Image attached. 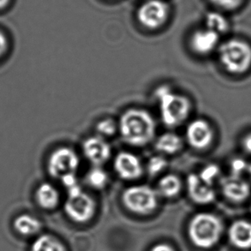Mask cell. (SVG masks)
<instances>
[{
    "label": "cell",
    "instance_id": "cell-6",
    "mask_svg": "<svg viewBox=\"0 0 251 251\" xmlns=\"http://www.w3.org/2000/svg\"><path fill=\"white\" fill-rule=\"evenodd\" d=\"M68 197L65 202V212L71 220L84 223L91 220L96 209L94 199L85 193L80 184L67 190Z\"/></svg>",
    "mask_w": 251,
    "mask_h": 251
},
{
    "label": "cell",
    "instance_id": "cell-21",
    "mask_svg": "<svg viewBox=\"0 0 251 251\" xmlns=\"http://www.w3.org/2000/svg\"><path fill=\"white\" fill-rule=\"evenodd\" d=\"M87 183L96 190L104 189L109 182V176L105 170L101 167H94L88 171L86 176Z\"/></svg>",
    "mask_w": 251,
    "mask_h": 251
},
{
    "label": "cell",
    "instance_id": "cell-31",
    "mask_svg": "<svg viewBox=\"0 0 251 251\" xmlns=\"http://www.w3.org/2000/svg\"><path fill=\"white\" fill-rule=\"evenodd\" d=\"M11 0H0V10L5 9L10 4Z\"/></svg>",
    "mask_w": 251,
    "mask_h": 251
},
{
    "label": "cell",
    "instance_id": "cell-26",
    "mask_svg": "<svg viewBox=\"0 0 251 251\" xmlns=\"http://www.w3.org/2000/svg\"><path fill=\"white\" fill-rule=\"evenodd\" d=\"M249 165L245 160L241 158H236L231 161V174L236 176H242V174L247 172L248 173Z\"/></svg>",
    "mask_w": 251,
    "mask_h": 251
},
{
    "label": "cell",
    "instance_id": "cell-29",
    "mask_svg": "<svg viewBox=\"0 0 251 251\" xmlns=\"http://www.w3.org/2000/svg\"><path fill=\"white\" fill-rule=\"evenodd\" d=\"M242 146L246 153L251 154V133H248L242 140Z\"/></svg>",
    "mask_w": 251,
    "mask_h": 251
},
{
    "label": "cell",
    "instance_id": "cell-13",
    "mask_svg": "<svg viewBox=\"0 0 251 251\" xmlns=\"http://www.w3.org/2000/svg\"><path fill=\"white\" fill-rule=\"evenodd\" d=\"M187 190L194 202L206 205L215 200L216 193L214 186L204 182L197 173L190 174L186 180Z\"/></svg>",
    "mask_w": 251,
    "mask_h": 251
},
{
    "label": "cell",
    "instance_id": "cell-20",
    "mask_svg": "<svg viewBox=\"0 0 251 251\" xmlns=\"http://www.w3.org/2000/svg\"><path fill=\"white\" fill-rule=\"evenodd\" d=\"M30 251H66L61 242L51 235L38 237L32 244Z\"/></svg>",
    "mask_w": 251,
    "mask_h": 251
},
{
    "label": "cell",
    "instance_id": "cell-32",
    "mask_svg": "<svg viewBox=\"0 0 251 251\" xmlns=\"http://www.w3.org/2000/svg\"><path fill=\"white\" fill-rule=\"evenodd\" d=\"M248 173L251 178V164H250V166H249Z\"/></svg>",
    "mask_w": 251,
    "mask_h": 251
},
{
    "label": "cell",
    "instance_id": "cell-15",
    "mask_svg": "<svg viewBox=\"0 0 251 251\" xmlns=\"http://www.w3.org/2000/svg\"><path fill=\"white\" fill-rule=\"evenodd\" d=\"M228 238L235 248L238 250L251 249V222L238 220L231 223L228 230Z\"/></svg>",
    "mask_w": 251,
    "mask_h": 251
},
{
    "label": "cell",
    "instance_id": "cell-24",
    "mask_svg": "<svg viewBox=\"0 0 251 251\" xmlns=\"http://www.w3.org/2000/svg\"><path fill=\"white\" fill-rule=\"evenodd\" d=\"M168 162L164 155H155L151 157L147 164V171L151 176H156L159 173L166 170Z\"/></svg>",
    "mask_w": 251,
    "mask_h": 251
},
{
    "label": "cell",
    "instance_id": "cell-28",
    "mask_svg": "<svg viewBox=\"0 0 251 251\" xmlns=\"http://www.w3.org/2000/svg\"><path fill=\"white\" fill-rule=\"evenodd\" d=\"M9 48V41L5 34L0 30V58L6 53Z\"/></svg>",
    "mask_w": 251,
    "mask_h": 251
},
{
    "label": "cell",
    "instance_id": "cell-4",
    "mask_svg": "<svg viewBox=\"0 0 251 251\" xmlns=\"http://www.w3.org/2000/svg\"><path fill=\"white\" fill-rule=\"evenodd\" d=\"M219 59L232 75L245 74L251 68V46L239 39L225 41L219 48Z\"/></svg>",
    "mask_w": 251,
    "mask_h": 251
},
{
    "label": "cell",
    "instance_id": "cell-25",
    "mask_svg": "<svg viewBox=\"0 0 251 251\" xmlns=\"http://www.w3.org/2000/svg\"><path fill=\"white\" fill-rule=\"evenodd\" d=\"M220 174H221L220 167L214 164L207 165L206 167H204L201 170L200 173H198V175L204 182L213 186H214V182L219 178Z\"/></svg>",
    "mask_w": 251,
    "mask_h": 251
},
{
    "label": "cell",
    "instance_id": "cell-9",
    "mask_svg": "<svg viewBox=\"0 0 251 251\" xmlns=\"http://www.w3.org/2000/svg\"><path fill=\"white\" fill-rule=\"evenodd\" d=\"M186 140L194 150H207L214 143V129L205 119H195L187 126Z\"/></svg>",
    "mask_w": 251,
    "mask_h": 251
},
{
    "label": "cell",
    "instance_id": "cell-16",
    "mask_svg": "<svg viewBox=\"0 0 251 251\" xmlns=\"http://www.w3.org/2000/svg\"><path fill=\"white\" fill-rule=\"evenodd\" d=\"M183 142L181 136L176 133L161 134L154 143V148L161 155L176 154L183 149Z\"/></svg>",
    "mask_w": 251,
    "mask_h": 251
},
{
    "label": "cell",
    "instance_id": "cell-23",
    "mask_svg": "<svg viewBox=\"0 0 251 251\" xmlns=\"http://www.w3.org/2000/svg\"><path fill=\"white\" fill-rule=\"evenodd\" d=\"M97 136H101L103 138H108L114 136L116 133L119 132V125L113 119H102L97 123L95 126Z\"/></svg>",
    "mask_w": 251,
    "mask_h": 251
},
{
    "label": "cell",
    "instance_id": "cell-11",
    "mask_svg": "<svg viewBox=\"0 0 251 251\" xmlns=\"http://www.w3.org/2000/svg\"><path fill=\"white\" fill-rule=\"evenodd\" d=\"M113 167L117 174L124 180L137 179L143 175L144 170L139 157L126 151L116 155Z\"/></svg>",
    "mask_w": 251,
    "mask_h": 251
},
{
    "label": "cell",
    "instance_id": "cell-1",
    "mask_svg": "<svg viewBox=\"0 0 251 251\" xmlns=\"http://www.w3.org/2000/svg\"><path fill=\"white\" fill-rule=\"evenodd\" d=\"M118 125L123 141L130 146H146L156 133L155 120L144 109H128L120 117Z\"/></svg>",
    "mask_w": 251,
    "mask_h": 251
},
{
    "label": "cell",
    "instance_id": "cell-2",
    "mask_svg": "<svg viewBox=\"0 0 251 251\" xmlns=\"http://www.w3.org/2000/svg\"><path fill=\"white\" fill-rule=\"evenodd\" d=\"M161 120L170 128L179 126L186 120L192 109L190 99L177 94L168 85H161L154 92Z\"/></svg>",
    "mask_w": 251,
    "mask_h": 251
},
{
    "label": "cell",
    "instance_id": "cell-7",
    "mask_svg": "<svg viewBox=\"0 0 251 251\" xmlns=\"http://www.w3.org/2000/svg\"><path fill=\"white\" fill-rule=\"evenodd\" d=\"M80 165V159L74 150L61 147L50 154L48 171L50 176L60 180L69 174H75Z\"/></svg>",
    "mask_w": 251,
    "mask_h": 251
},
{
    "label": "cell",
    "instance_id": "cell-14",
    "mask_svg": "<svg viewBox=\"0 0 251 251\" xmlns=\"http://www.w3.org/2000/svg\"><path fill=\"white\" fill-rule=\"evenodd\" d=\"M219 41L220 34L206 27L194 32L190 37V48L194 52L203 56L214 51L219 45Z\"/></svg>",
    "mask_w": 251,
    "mask_h": 251
},
{
    "label": "cell",
    "instance_id": "cell-3",
    "mask_svg": "<svg viewBox=\"0 0 251 251\" xmlns=\"http://www.w3.org/2000/svg\"><path fill=\"white\" fill-rule=\"evenodd\" d=\"M223 230V223L217 215L210 213H199L191 219L188 232L194 245L198 248L207 250L217 245Z\"/></svg>",
    "mask_w": 251,
    "mask_h": 251
},
{
    "label": "cell",
    "instance_id": "cell-19",
    "mask_svg": "<svg viewBox=\"0 0 251 251\" xmlns=\"http://www.w3.org/2000/svg\"><path fill=\"white\" fill-rule=\"evenodd\" d=\"M182 190V182L174 174H167L160 178L157 185V192L160 197L166 198L176 197Z\"/></svg>",
    "mask_w": 251,
    "mask_h": 251
},
{
    "label": "cell",
    "instance_id": "cell-18",
    "mask_svg": "<svg viewBox=\"0 0 251 251\" xmlns=\"http://www.w3.org/2000/svg\"><path fill=\"white\" fill-rule=\"evenodd\" d=\"M14 228L22 236L30 237L37 234L41 231V223L38 219L30 214H21L15 219Z\"/></svg>",
    "mask_w": 251,
    "mask_h": 251
},
{
    "label": "cell",
    "instance_id": "cell-12",
    "mask_svg": "<svg viewBox=\"0 0 251 251\" xmlns=\"http://www.w3.org/2000/svg\"><path fill=\"white\" fill-rule=\"evenodd\" d=\"M221 187L223 196L235 203H240L247 200L251 193L248 182L242 176L232 174L221 178Z\"/></svg>",
    "mask_w": 251,
    "mask_h": 251
},
{
    "label": "cell",
    "instance_id": "cell-22",
    "mask_svg": "<svg viewBox=\"0 0 251 251\" xmlns=\"http://www.w3.org/2000/svg\"><path fill=\"white\" fill-rule=\"evenodd\" d=\"M206 26L211 30L216 32L219 34L225 33L229 28V23L226 17L219 12L212 11L206 16Z\"/></svg>",
    "mask_w": 251,
    "mask_h": 251
},
{
    "label": "cell",
    "instance_id": "cell-30",
    "mask_svg": "<svg viewBox=\"0 0 251 251\" xmlns=\"http://www.w3.org/2000/svg\"><path fill=\"white\" fill-rule=\"evenodd\" d=\"M151 251H174V250L170 245L160 244L153 246Z\"/></svg>",
    "mask_w": 251,
    "mask_h": 251
},
{
    "label": "cell",
    "instance_id": "cell-8",
    "mask_svg": "<svg viewBox=\"0 0 251 251\" xmlns=\"http://www.w3.org/2000/svg\"><path fill=\"white\" fill-rule=\"evenodd\" d=\"M169 6L163 0H147L137 10V19L148 29H157L167 23Z\"/></svg>",
    "mask_w": 251,
    "mask_h": 251
},
{
    "label": "cell",
    "instance_id": "cell-27",
    "mask_svg": "<svg viewBox=\"0 0 251 251\" xmlns=\"http://www.w3.org/2000/svg\"><path fill=\"white\" fill-rule=\"evenodd\" d=\"M214 5L224 10H234L238 8L244 0H209Z\"/></svg>",
    "mask_w": 251,
    "mask_h": 251
},
{
    "label": "cell",
    "instance_id": "cell-10",
    "mask_svg": "<svg viewBox=\"0 0 251 251\" xmlns=\"http://www.w3.org/2000/svg\"><path fill=\"white\" fill-rule=\"evenodd\" d=\"M82 152L94 167H101L110 159L112 149L106 139L96 135L85 139L82 143Z\"/></svg>",
    "mask_w": 251,
    "mask_h": 251
},
{
    "label": "cell",
    "instance_id": "cell-5",
    "mask_svg": "<svg viewBox=\"0 0 251 251\" xmlns=\"http://www.w3.org/2000/svg\"><path fill=\"white\" fill-rule=\"evenodd\" d=\"M156 189L149 185H133L127 188L122 195L123 203L135 214L146 215L155 210L159 202Z\"/></svg>",
    "mask_w": 251,
    "mask_h": 251
},
{
    "label": "cell",
    "instance_id": "cell-17",
    "mask_svg": "<svg viewBox=\"0 0 251 251\" xmlns=\"http://www.w3.org/2000/svg\"><path fill=\"white\" fill-rule=\"evenodd\" d=\"M35 200L42 208L53 209L59 202V193L51 183H41L35 191Z\"/></svg>",
    "mask_w": 251,
    "mask_h": 251
}]
</instances>
